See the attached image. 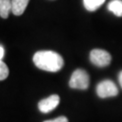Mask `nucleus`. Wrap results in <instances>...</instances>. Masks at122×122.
Segmentation results:
<instances>
[{
  "label": "nucleus",
  "mask_w": 122,
  "mask_h": 122,
  "mask_svg": "<svg viewBox=\"0 0 122 122\" xmlns=\"http://www.w3.org/2000/svg\"><path fill=\"white\" fill-rule=\"evenodd\" d=\"M34 63L41 70L56 72L63 67L64 61L58 52L52 51H39L33 58Z\"/></svg>",
  "instance_id": "1"
},
{
  "label": "nucleus",
  "mask_w": 122,
  "mask_h": 122,
  "mask_svg": "<svg viewBox=\"0 0 122 122\" xmlns=\"http://www.w3.org/2000/svg\"><path fill=\"white\" fill-rule=\"evenodd\" d=\"M90 85V77L87 71L81 69L74 71L69 81V86L72 89L86 90Z\"/></svg>",
  "instance_id": "2"
},
{
  "label": "nucleus",
  "mask_w": 122,
  "mask_h": 122,
  "mask_svg": "<svg viewBox=\"0 0 122 122\" xmlns=\"http://www.w3.org/2000/svg\"><path fill=\"white\" fill-rule=\"evenodd\" d=\"M96 92L100 98L105 99V98L117 96L118 93V90L117 85L112 81L104 80L97 85Z\"/></svg>",
  "instance_id": "3"
},
{
  "label": "nucleus",
  "mask_w": 122,
  "mask_h": 122,
  "mask_svg": "<svg viewBox=\"0 0 122 122\" xmlns=\"http://www.w3.org/2000/svg\"><path fill=\"white\" fill-rule=\"evenodd\" d=\"M91 61L98 67H106L110 63L111 56L109 52L101 49H94L90 53Z\"/></svg>",
  "instance_id": "4"
},
{
  "label": "nucleus",
  "mask_w": 122,
  "mask_h": 122,
  "mask_svg": "<svg viewBox=\"0 0 122 122\" xmlns=\"http://www.w3.org/2000/svg\"><path fill=\"white\" fill-rule=\"evenodd\" d=\"M59 103H60V97L56 94H53L46 99L40 100L38 103V109L43 113H48L57 108Z\"/></svg>",
  "instance_id": "5"
},
{
  "label": "nucleus",
  "mask_w": 122,
  "mask_h": 122,
  "mask_svg": "<svg viewBox=\"0 0 122 122\" xmlns=\"http://www.w3.org/2000/svg\"><path fill=\"white\" fill-rule=\"evenodd\" d=\"M12 12L15 15H21L25 10L29 0H11Z\"/></svg>",
  "instance_id": "6"
},
{
  "label": "nucleus",
  "mask_w": 122,
  "mask_h": 122,
  "mask_svg": "<svg viewBox=\"0 0 122 122\" xmlns=\"http://www.w3.org/2000/svg\"><path fill=\"white\" fill-rule=\"evenodd\" d=\"M10 11H12L11 0H0V16L6 19L8 17Z\"/></svg>",
  "instance_id": "7"
},
{
  "label": "nucleus",
  "mask_w": 122,
  "mask_h": 122,
  "mask_svg": "<svg viewBox=\"0 0 122 122\" xmlns=\"http://www.w3.org/2000/svg\"><path fill=\"white\" fill-rule=\"evenodd\" d=\"M108 9L117 16H122V1L112 0L108 5Z\"/></svg>",
  "instance_id": "8"
},
{
  "label": "nucleus",
  "mask_w": 122,
  "mask_h": 122,
  "mask_svg": "<svg viewBox=\"0 0 122 122\" xmlns=\"http://www.w3.org/2000/svg\"><path fill=\"white\" fill-rule=\"evenodd\" d=\"M106 0H83V5L88 11H95L104 4Z\"/></svg>",
  "instance_id": "9"
},
{
  "label": "nucleus",
  "mask_w": 122,
  "mask_h": 122,
  "mask_svg": "<svg viewBox=\"0 0 122 122\" xmlns=\"http://www.w3.org/2000/svg\"><path fill=\"white\" fill-rule=\"evenodd\" d=\"M9 70L7 65L3 61H0V81H4L8 77Z\"/></svg>",
  "instance_id": "10"
},
{
  "label": "nucleus",
  "mask_w": 122,
  "mask_h": 122,
  "mask_svg": "<svg viewBox=\"0 0 122 122\" xmlns=\"http://www.w3.org/2000/svg\"><path fill=\"white\" fill-rule=\"evenodd\" d=\"M44 122H69V121H68V118H66V117L61 116V117H58V118L52 119V120H46V121H44Z\"/></svg>",
  "instance_id": "11"
},
{
  "label": "nucleus",
  "mask_w": 122,
  "mask_h": 122,
  "mask_svg": "<svg viewBox=\"0 0 122 122\" xmlns=\"http://www.w3.org/2000/svg\"><path fill=\"white\" fill-rule=\"evenodd\" d=\"M5 54V50L2 46H0V61H2V58L4 57Z\"/></svg>",
  "instance_id": "12"
},
{
  "label": "nucleus",
  "mask_w": 122,
  "mask_h": 122,
  "mask_svg": "<svg viewBox=\"0 0 122 122\" xmlns=\"http://www.w3.org/2000/svg\"><path fill=\"white\" fill-rule=\"evenodd\" d=\"M118 81H119V84H120V86L122 88V71L118 74Z\"/></svg>",
  "instance_id": "13"
}]
</instances>
